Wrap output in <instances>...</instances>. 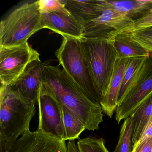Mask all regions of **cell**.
<instances>
[{
	"instance_id": "1",
	"label": "cell",
	"mask_w": 152,
	"mask_h": 152,
	"mask_svg": "<svg viewBox=\"0 0 152 152\" xmlns=\"http://www.w3.org/2000/svg\"><path fill=\"white\" fill-rule=\"evenodd\" d=\"M45 62L42 82L55 95L61 104L77 115L86 129L98 130L103 121V111L99 103L87 97L61 69Z\"/></svg>"
},
{
	"instance_id": "2",
	"label": "cell",
	"mask_w": 152,
	"mask_h": 152,
	"mask_svg": "<svg viewBox=\"0 0 152 152\" xmlns=\"http://www.w3.org/2000/svg\"><path fill=\"white\" fill-rule=\"evenodd\" d=\"M0 94V152H10L19 137L30 129L36 103L4 85Z\"/></svg>"
},
{
	"instance_id": "3",
	"label": "cell",
	"mask_w": 152,
	"mask_h": 152,
	"mask_svg": "<svg viewBox=\"0 0 152 152\" xmlns=\"http://www.w3.org/2000/svg\"><path fill=\"white\" fill-rule=\"evenodd\" d=\"M63 37L62 44L56 52L59 65L87 97L99 104L102 96L94 82L79 39Z\"/></svg>"
},
{
	"instance_id": "4",
	"label": "cell",
	"mask_w": 152,
	"mask_h": 152,
	"mask_svg": "<svg viewBox=\"0 0 152 152\" xmlns=\"http://www.w3.org/2000/svg\"><path fill=\"white\" fill-rule=\"evenodd\" d=\"M39 1L26 2L0 23V48L22 45L42 29Z\"/></svg>"
},
{
	"instance_id": "5",
	"label": "cell",
	"mask_w": 152,
	"mask_h": 152,
	"mask_svg": "<svg viewBox=\"0 0 152 152\" xmlns=\"http://www.w3.org/2000/svg\"><path fill=\"white\" fill-rule=\"evenodd\" d=\"M79 41L94 82L103 98L109 87L117 58L114 40L83 37Z\"/></svg>"
},
{
	"instance_id": "6",
	"label": "cell",
	"mask_w": 152,
	"mask_h": 152,
	"mask_svg": "<svg viewBox=\"0 0 152 152\" xmlns=\"http://www.w3.org/2000/svg\"><path fill=\"white\" fill-rule=\"evenodd\" d=\"M98 4L99 14L83 26V37L114 40L117 34L134 23L133 20L112 8L106 0H98Z\"/></svg>"
},
{
	"instance_id": "7",
	"label": "cell",
	"mask_w": 152,
	"mask_h": 152,
	"mask_svg": "<svg viewBox=\"0 0 152 152\" xmlns=\"http://www.w3.org/2000/svg\"><path fill=\"white\" fill-rule=\"evenodd\" d=\"M36 60H40L39 54L28 42L18 46L0 48L1 85H11L30 63Z\"/></svg>"
},
{
	"instance_id": "8",
	"label": "cell",
	"mask_w": 152,
	"mask_h": 152,
	"mask_svg": "<svg viewBox=\"0 0 152 152\" xmlns=\"http://www.w3.org/2000/svg\"><path fill=\"white\" fill-rule=\"evenodd\" d=\"M37 103L39 108L38 130L66 140L62 105L43 82L40 88Z\"/></svg>"
},
{
	"instance_id": "9",
	"label": "cell",
	"mask_w": 152,
	"mask_h": 152,
	"mask_svg": "<svg viewBox=\"0 0 152 152\" xmlns=\"http://www.w3.org/2000/svg\"><path fill=\"white\" fill-rule=\"evenodd\" d=\"M147 69L137 85L130 91L115 110L118 123L129 117L146 100L152 96V56Z\"/></svg>"
},
{
	"instance_id": "10",
	"label": "cell",
	"mask_w": 152,
	"mask_h": 152,
	"mask_svg": "<svg viewBox=\"0 0 152 152\" xmlns=\"http://www.w3.org/2000/svg\"><path fill=\"white\" fill-rule=\"evenodd\" d=\"M10 152H67L66 140L30 129L17 140Z\"/></svg>"
},
{
	"instance_id": "11",
	"label": "cell",
	"mask_w": 152,
	"mask_h": 152,
	"mask_svg": "<svg viewBox=\"0 0 152 152\" xmlns=\"http://www.w3.org/2000/svg\"><path fill=\"white\" fill-rule=\"evenodd\" d=\"M44 64L41 60L30 63L18 79L8 87L30 102L37 103L42 83Z\"/></svg>"
},
{
	"instance_id": "12",
	"label": "cell",
	"mask_w": 152,
	"mask_h": 152,
	"mask_svg": "<svg viewBox=\"0 0 152 152\" xmlns=\"http://www.w3.org/2000/svg\"><path fill=\"white\" fill-rule=\"evenodd\" d=\"M41 26L42 29H50L63 37L78 39L83 37V26L71 14L56 11L42 12Z\"/></svg>"
},
{
	"instance_id": "13",
	"label": "cell",
	"mask_w": 152,
	"mask_h": 152,
	"mask_svg": "<svg viewBox=\"0 0 152 152\" xmlns=\"http://www.w3.org/2000/svg\"><path fill=\"white\" fill-rule=\"evenodd\" d=\"M131 58H117L109 87L99 103L103 113L110 118H112L118 107V94Z\"/></svg>"
},
{
	"instance_id": "14",
	"label": "cell",
	"mask_w": 152,
	"mask_h": 152,
	"mask_svg": "<svg viewBox=\"0 0 152 152\" xmlns=\"http://www.w3.org/2000/svg\"><path fill=\"white\" fill-rule=\"evenodd\" d=\"M151 57L131 58L125 71L118 97V105L137 85L150 64Z\"/></svg>"
},
{
	"instance_id": "15",
	"label": "cell",
	"mask_w": 152,
	"mask_h": 152,
	"mask_svg": "<svg viewBox=\"0 0 152 152\" xmlns=\"http://www.w3.org/2000/svg\"><path fill=\"white\" fill-rule=\"evenodd\" d=\"M107 1L112 8L134 22L141 19L152 11V0Z\"/></svg>"
},
{
	"instance_id": "16",
	"label": "cell",
	"mask_w": 152,
	"mask_h": 152,
	"mask_svg": "<svg viewBox=\"0 0 152 152\" xmlns=\"http://www.w3.org/2000/svg\"><path fill=\"white\" fill-rule=\"evenodd\" d=\"M61 1L83 26L96 18L99 14L98 1L61 0Z\"/></svg>"
},
{
	"instance_id": "17",
	"label": "cell",
	"mask_w": 152,
	"mask_h": 152,
	"mask_svg": "<svg viewBox=\"0 0 152 152\" xmlns=\"http://www.w3.org/2000/svg\"><path fill=\"white\" fill-rule=\"evenodd\" d=\"M114 44L118 59L150 56L149 52L133 41L128 34H117L114 39Z\"/></svg>"
},
{
	"instance_id": "18",
	"label": "cell",
	"mask_w": 152,
	"mask_h": 152,
	"mask_svg": "<svg viewBox=\"0 0 152 152\" xmlns=\"http://www.w3.org/2000/svg\"><path fill=\"white\" fill-rule=\"evenodd\" d=\"M132 146L139 141L145 127L152 117V96L146 100L131 115Z\"/></svg>"
},
{
	"instance_id": "19",
	"label": "cell",
	"mask_w": 152,
	"mask_h": 152,
	"mask_svg": "<svg viewBox=\"0 0 152 152\" xmlns=\"http://www.w3.org/2000/svg\"><path fill=\"white\" fill-rule=\"evenodd\" d=\"M62 107L66 141L79 138L82 132L86 129L85 125L75 114Z\"/></svg>"
},
{
	"instance_id": "20",
	"label": "cell",
	"mask_w": 152,
	"mask_h": 152,
	"mask_svg": "<svg viewBox=\"0 0 152 152\" xmlns=\"http://www.w3.org/2000/svg\"><path fill=\"white\" fill-rule=\"evenodd\" d=\"M132 120L130 117L124 119L121 126L118 143L113 152H132Z\"/></svg>"
},
{
	"instance_id": "21",
	"label": "cell",
	"mask_w": 152,
	"mask_h": 152,
	"mask_svg": "<svg viewBox=\"0 0 152 152\" xmlns=\"http://www.w3.org/2000/svg\"><path fill=\"white\" fill-rule=\"evenodd\" d=\"M76 145L79 152H110L102 138L98 139L89 136L79 140Z\"/></svg>"
},
{
	"instance_id": "22",
	"label": "cell",
	"mask_w": 152,
	"mask_h": 152,
	"mask_svg": "<svg viewBox=\"0 0 152 152\" xmlns=\"http://www.w3.org/2000/svg\"><path fill=\"white\" fill-rule=\"evenodd\" d=\"M39 1L42 12L56 11L70 14L61 0H40Z\"/></svg>"
},
{
	"instance_id": "23",
	"label": "cell",
	"mask_w": 152,
	"mask_h": 152,
	"mask_svg": "<svg viewBox=\"0 0 152 152\" xmlns=\"http://www.w3.org/2000/svg\"><path fill=\"white\" fill-rule=\"evenodd\" d=\"M128 34L135 41L152 42V26L138 30Z\"/></svg>"
},
{
	"instance_id": "24",
	"label": "cell",
	"mask_w": 152,
	"mask_h": 152,
	"mask_svg": "<svg viewBox=\"0 0 152 152\" xmlns=\"http://www.w3.org/2000/svg\"><path fill=\"white\" fill-rule=\"evenodd\" d=\"M152 137L139 140L132 148V152H152Z\"/></svg>"
},
{
	"instance_id": "25",
	"label": "cell",
	"mask_w": 152,
	"mask_h": 152,
	"mask_svg": "<svg viewBox=\"0 0 152 152\" xmlns=\"http://www.w3.org/2000/svg\"><path fill=\"white\" fill-rule=\"evenodd\" d=\"M150 26H152V11L145 16L134 22L132 29L137 31Z\"/></svg>"
},
{
	"instance_id": "26",
	"label": "cell",
	"mask_w": 152,
	"mask_h": 152,
	"mask_svg": "<svg viewBox=\"0 0 152 152\" xmlns=\"http://www.w3.org/2000/svg\"><path fill=\"white\" fill-rule=\"evenodd\" d=\"M152 137V117L143 130L139 140Z\"/></svg>"
},
{
	"instance_id": "27",
	"label": "cell",
	"mask_w": 152,
	"mask_h": 152,
	"mask_svg": "<svg viewBox=\"0 0 152 152\" xmlns=\"http://www.w3.org/2000/svg\"><path fill=\"white\" fill-rule=\"evenodd\" d=\"M135 42L138 43L142 48H144L145 49L147 50L150 54V56H152V42Z\"/></svg>"
},
{
	"instance_id": "28",
	"label": "cell",
	"mask_w": 152,
	"mask_h": 152,
	"mask_svg": "<svg viewBox=\"0 0 152 152\" xmlns=\"http://www.w3.org/2000/svg\"><path fill=\"white\" fill-rule=\"evenodd\" d=\"M67 152H79L75 140H68L67 145Z\"/></svg>"
},
{
	"instance_id": "29",
	"label": "cell",
	"mask_w": 152,
	"mask_h": 152,
	"mask_svg": "<svg viewBox=\"0 0 152 152\" xmlns=\"http://www.w3.org/2000/svg\"></svg>"
}]
</instances>
